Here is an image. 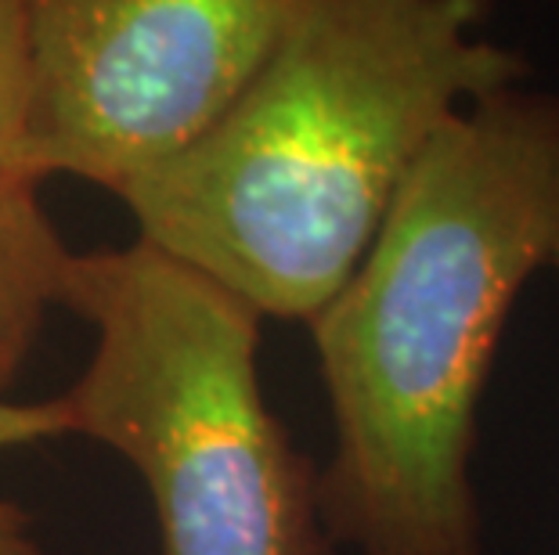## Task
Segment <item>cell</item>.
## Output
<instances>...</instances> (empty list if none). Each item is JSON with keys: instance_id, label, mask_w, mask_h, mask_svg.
<instances>
[{"instance_id": "obj_8", "label": "cell", "mask_w": 559, "mask_h": 555, "mask_svg": "<svg viewBox=\"0 0 559 555\" xmlns=\"http://www.w3.org/2000/svg\"><path fill=\"white\" fill-rule=\"evenodd\" d=\"M549 267H556V270H559V250L552 253V264H549Z\"/></svg>"}, {"instance_id": "obj_5", "label": "cell", "mask_w": 559, "mask_h": 555, "mask_svg": "<svg viewBox=\"0 0 559 555\" xmlns=\"http://www.w3.org/2000/svg\"><path fill=\"white\" fill-rule=\"evenodd\" d=\"M40 184L22 170H0V400L33 358L47 314L62 306L73 260Z\"/></svg>"}, {"instance_id": "obj_2", "label": "cell", "mask_w": 559, "mask_h": 555, "mask_svg": "<svg viewBox=\"0 0 559 555\" xmlns=\"http://www.w3.org/2000/svg\"><path fill=\"white\" fill-rule=\"evenodd\" d=\"M491 0H296L235 101L116 198L138 239L260 317L311 322L404 177L469 101L534 80L480 37Z\"/></svg>"}, {"instance_id": "obj_3", "label": "cell", "mask_w": 559, "mask_h": 555, "mask_svg": "<svg viewBox=\"0 0 559 555\" xmlns=\"http://www.w3.org/2000/svg\"><path fill=\"white\" fill-rule=\"evenodd\" d=\"M62 306L94 333L66 389L69 436L145 483L163 555H340L318 472L260 379V317L156 245L73 253Z\"/></svg>"}, {"instance_id": "obj_7", "label": "cell", "mask_w": 559, "mask_h": 555, "mask_svg": "<svg viewBox=\"0 0 559 555\" xmlns=\"http://www.w3.org/2000/svg\"><path fill=\"white\" fill-rule=\"evenodd\" d=\"M29 94L26 0H0V170H19Z\"/></svg>"}, {"instance_id": "obj_6", "label": "cell", "mask_w": 559, "mask_h": 555, "mask_svg": "<svg viewBox=\"0 0 559 555\" xmlns=\"http://www.w3.org/2000/svg\"><path fill=\"white\" fill-rule=\"evenodd\" d=\"M69 419L62 400H0V451L33 447L47 441H66ZM0 555H47L33 519L22 505L0 498Z\"/></svg>"}, {"instance_id": "obj_1", "label": "cell", "mask_w": 559, "mask_h": 555, "mask_svg": "<svg viewBox=\"0 0 559 555\" xmlns=\"http://www.w3.org/2000/svg\"><path fill=\"white\" fill-rule=\"evenodd\" d=\"M559 250V91L469 101L404 177L311 317L332 455L321 516L350 555H484L477 411L523 286Z\"/></svg>"}, {"instance_id": "obj_4", "label": "cell", "mask_w": 559, "mask_h": 555, "mask_svg": "<svg viewBox=\"0 0 559 555\" xmlns=\"http://www.w3.org/2000/svg\"><path fill=\"white\" fill-rule=\"evenodd\" d=\"M293 8L296 0H26L19 170L120 195L228 109Z\"/></svg>"}]
</instances>
